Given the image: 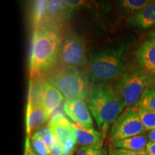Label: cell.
<instances>
[{
    "instance_id": "obj_1",
    "label": "cell",
    "mask_w": 155,
    "mask_h": 155,
    "mask_svg": "<svg viewBox=\"0 0 155 155\" xmlns=\"http://www.w3.org/2000/svg\"><path fill=\"white\" fill-rule=\"evenodd\" d=\"M62 40L56 24L47 22L35 28L30 56V79L42 76L55 67Z\"/></svg>"
},
{
    "instance_id": "obj_2",
    "label": "cell",
    "mask_w": 155,
    "mask_h": 155,
    "mask_svg": "<svg viewBox=\"0 0 155 155\" xmlns=\"http://www.w3.org/2000/svg\"><path fill=\"white\" fill-rule=\"evenodd\" d=\"M87 106L104 134L115 123L126 106L116 89L104 83L91 87Z\"/></svg>"
},
{
    "instance_id": "obj_3",
    "label": "cell",
    "mask_w": 155,
    "mask_h": 155,
    "mask_svg": "<svg viewBox=\"0 0 155 155\" xmlns=\"http://www.w3.org/2000/svg\"><path fill=\"white\" fill-rule=\"evenodd\" d=\"M42 76L68 100H87L91 89L88 75L80 68L61 65Z\"/></svg>"
},
{
    "instance_id": "obj_4",
    "label": "cell",
    "mask_w": 155,
    "mask_h": 155,
    "mask_svg": "<svg viewBox=\"0 0 155 155\" xmlns=\"http://www.w3.org/2000/svg\"><path fill=\"white\" fill-rule=\"evenodd\" d=\"M123 47L110 48L95 52L90 55V78L94 83L113 81L123 71Z\"/></svg>"
},
{
    "instance_id": "obj_5",
    "label": "cell",
    "mask_w": 155,
    "mask_h": 155,
    "mask_svg": "<svg viewBox=\"0 0 155 155\" xmlns=\"http://www.w3.org/2000/svg\"><path fill=\"white\" fill-rule=\"evenodd\" d=\"M152 75L146 72L134 71L123 73L118 81L116 91L124 101L126 106H135L143 94L152 84Z\"/></svg>"
},
{
    "instance_id": "obj_6",
    "label": "cell",
    "mask_w": 155,
    "mask_h": 155,
    "mask_svg": "<svg viewBox=\"0 0 155 155\" xmlns=\"http://www.w3.org/2000/svg\"><path fill=\"white\" fill-rule=\"evenodd\" d=\"M28 95L41 105L49 119L64 98L63 94L43 76L30 79Z\"/></svg>"
},
{
    "instance_id": "obj_7",
    "label": "cell",
    "mask_w": 155,
    "mask_h": 155,
    "mask_svg": "<svg viewBox=\"0 0 155 155\" xmlns=\"http://www.w3.org/2000/svg\"><path fill=\"white\" fill-rule=\"evenodd\" d=\"M58 61L65 66L84 67L88 62L84 40L75 33L68 34L62 40Z\"/></svg>"
},
{
    "instance_id": "obj_8",
    "label": "cell",
    "mask_w": 155,
    "mask_h": 155,
    "mask_svg": "<svg viewBox=\"0 0 155 155\" xmlns=\"http://www.w3.org/2000/svg\"><path fill=\"white\" fill-rule=\"evenodd\" d=\"M145 131L137 108L130 107L118 118L112 126L109 138L111 142L114 143L129 137L144 134Z\"/></svg>"
},
{
    "instance_id": "obj_9",
    "label": "cell",
    "mask_w": 155,
    "mask_h": 155,
    "mask_svg": "<svg viewBox=\"0 0 155 155\" xmlns=\"http://www.w3.org/2000/svg\"><path fill=\"white\" fill-rule=\"evenodd\" d=\"M48 125L53 135L63 146L65 155H71L76 142L73 135L72 123L63 114L57 113L50 119Z\"/></svg>"
},
{
    "instance_id": "obj_10",
    "label": "cell",
    "mask_w": 155,
    "mask_h": 155,
    "mask_svg": "<svg viewBox=\"0 0 155 155\" xmlns=\"http://www.w3.org/2000/svg\"><path fill=\"white\" fill-rule=\"evenodd\" d=\"M63 109L75 124L87 129H93L94 121L84 100L66 99L64 102Z\"/></svg>"
},
{
    "instance_id": "obj_11",
    "label": "cell",
    "mask_w": 155,
    "mask_h": 155,
    "mask_svg": "<svg viewBox=\"0 0 155 155\" xmlns=\"http://www.w3.org/2000/svg\"><path fill=\"white\" fill-rule=\"evenodd\" d=\"M49 120L41 105L28 95L26 108V133L27 137L31 138L36 131L44 127Z\"/></svg>"
},
{
    "instance_id": "obj_12",
    "label": "cell",
    "mask_w": 155,
    "mask_h": 155,
    "mask_svg": "<svg viewBox=\"0 0 155 155\" xmlns=\"http://www.w3.org/2000/svg\"><path fill=\"white\" fill-rule=\"evenodd\" d=\"M136 58L141 67L149 74L155 75V39L145 41L136 52Z\"/></svg>"
},
{
    "instance_id": "obj_13",
    "label": "cell",
    "mask_w": 155,
    "mask_h": 155,
    "mask_svg": "<svg viewBox=\"0 0 155 155\" xmlns=\"http://www.w3.org/2000/svg\"><path fill=\"white\" fill-rule=\"evenodd\" d=\"M72 128L77 144L82 147H103L104 134L101 131L79 127L75 124H72Z\"/></svg>"
},
{
    "instance_id": "obj_14",
    "label": "cell",
    "mask_w": 155,
    "mask_h": 155,
    "mask_svg": "<svg viewBox=\"0 0 155 155\" xmlns=\"http://www.w3.org/2000/svg\"><path fill=\"white\" fill-rule=\"evenodd\" d=\"M132 26L148 29L155 26V1H151L144 8L133 14L128 19Z\"/></svg>"
},
{
    "instance_id": "obj_15",
    "label": "cell",
    "mask_w": 155,
    "mask_h": 155,
    "mask_svg": "<svg viewBox=\"0 0 155 155\" xmlns=\"http://www.w3.org/2000/svg\"><path fill=\"white\" fill-rule=\"evenodd\" d=\"M147 134H141L122 139L113 143L116 149L130 151H141L146 149L149 143Z\"/></svg>"
},
{
    "instance_id": "obj_16",
    "label": "cell",
    "mask_w": 155,
    "mask_h": 155,
    "mask_svg": "<svg viewBox=\"0 0 155 155\" xmlns=\"http://www.w3.org/2000/svg\"><path fill=\"white\" fill-rule=\"evenodd\" d=\"M48 1H36L32 11V22L35 28L48 22Z\"/></svg>"
},
{
    "instance_id": "obj_17",
    "label": "cell",
    "mask_w": 155,
    "mask_h": 155,
    "mask_svg": "<svg viewBox=\"0 0 155 155\" xmlns=\"http://www.w3.org/2000/svg\"><path fill=\"white\" fill-rule=\"evenodd\" d=\"M140 119L146 131L155 129V111L149 108L139 106L137 107Z\"/></svg>"
},
{
    "instance_id": "obj_18",
    "label": "cell",
    "mask_w": 155,
    "mask_h": 155,
    "mask_svg": "<svg viewBox=\"0 0 155 155\" xmlns=\"http://www.w3.org/2000/svg\"><path fill=\"white\" fill-rule=\"evenodd\" d=\"M139 106L155 111V86H151L143 94L134 107L137 108Z\"/></svg>"
},
{
    "instance_id": "obj_19",
    "label": "cell",
    "mask_w": 155,
    "mask_h": 155,
    "mask_svg": "<svg viewBox=\"0 0 155 155\" xmlns=\"http://www.w3.org/2000/svg\"><path fill=\"white\" fill-rule=\"evenodd\" d=\"M150 2V0H123L119 2V5L124 10L133 15L144 8Z\"/></svg>"
},
{
    "instance_id": "obj_20",
    "label": "cell",
    "mask_w": 155,
    "mask_h": 155,
    "mask_svg": "<svg viewBox=\"0 0 155 155\" xmlns=\"http://www.w3.org/2000/svg\"><path fill=\"white\" fill-rule=\"evenodd\" d=\"M48 22L57 25L58 22H61L63 20L60 10L59 0H49L48 1ZM46 22V23H47Z\"/></svg>"
},
{
    "instance_id": "obj_21",
    "label": "cell",
    "mask_w": 155,
    "mask_h": 155,
    "mask_svg": "<svg viewBox=\"0 0 155 155\" xmlns=\"http://www.w3.org/2000/svg\"><path fill=\"white\" fill-rule=\"evenodd\" d=\"M30 139L32 148L34 149L35 152L38 153V155H50L48 147L45 144L43 140L36 133H35Z\"/></svg>"
},
{
    "instance_id": "obj_22",
    "label": "cell",
    "mask_w": 155,
    "mask_h": 155,
    "mask_svg": "<svg viewBox=\"0 0 155 155\" xmlns=\"http://www.w3.org/2000/svg\"><path fill=\"white\" fill-rule=\"evenodd\" d=\"M60 10H61L62 19H66L71 16L74 9L70 5L68 0L67 1L61 0L60 1Z\"/></svg>"
},
{
    "instance_id": "obj_23",
    "label": "cell",
    "mask_w": 155,
    "mask_h": 155,
    "mask_svg": "<svg viewBox=\"0 0 155 155\" xmlns=\"http://www.w3.org/2000/svg\"><path fill=\"white\" fill-rule=\"evenodd\" d=\"M114 150L116 155H149L147 154L146 149L141 151H130L120 149H115Z\"/></svg>"
},
{
    "instance_id": "obj_24",
    "label": "cell",
    "mask_w": 155,
    "mask_h": 155,
    "mask_svg": "<svg viewBox=\"0 0 155 155\" xmlns=\"http://www.w3.org/2000/svg\"><path fill=\"white\" fill-rule=\"evenodd\" d=\"M25 155H38L35 152L34 149L32 147L30 138L27 137L25 139Z\"/></svg>"
},
{
    "instance_id": "obj_25",
    "label": "cell",
    "mask_w": 155,
    "mask_h": 155,
    "mask_svg": "<svg viewBox=\"0 0 155 155\" xmlns=\"http://www.w3.org/2000/svg\"><path fill=\"white\" fill-rule=\"evenodd\" d=\"M96 148H99V147H81V148H79L78 150L75 155H91L94 149Z\"/></svg>"
},
{
    "instance_id": "obj_26",
    "label": "cell",
    "mask_w": 155,
    "mask_h": 155,
    "mask_svg": "<svg viewBox=\"0 0 155 155\" xmlns=\"http://www.w3.org/2000/svg\"><path fill=\"white\" fill-rule=\"evenodd\" d=\"M146 151L149 155H155V143L149 141L146 147Z\"/></svg>"
},
{
    "instance_id": "obj_27",
    "label": "cell",
    "mask_w": 155,
    "mask_h": 155,
    "mask_svg": "<svg viewBox=\"0 0 155 155\" xmlns=\"http://www.w3.org/2000/svg\"><path fill=\"white\" fill-rule=\"evenodd\" d=\"M106 153H107L106 150L105 148H103L102 147L94 149L91 155H106Z\"/></svg>"
},
{
    "instance_id": "obj_28",
    "label": "cell",
    "mask_w": 155,
    "mask_h": 155,
    "mask_svg": "<svg viewBox=\"0 0 155 155\" xmlns=\"http://www.w3.org/2000/svg\"><path fill=\"white\" fill-rule=\"evenodd\" d=\"M147 136H148L149 141L150 142L155 143V129L154 130L149 131L148 134H147Z\"/></svg>"
},
{
    "instance_id": "obj_29",
    "label": "cell",
    "mask_w": 155,
    "mask_h": 155,
    "mask_svg": "<svg viewBox=\"0 0 155 155\" xmlns=\"http://www.w3.org/2000/svg\"><path fill=\"white\" fill-rule=\"evenodd\" d=\"M108 155H116L115 154V150L112 147H110L109 148V153H108Z\"/></svg>"
},
{
    "instance_id": "obj_30",
    "label": "cell",
    "mask_w": 155,
    "mask_h": 155,
    "mask_svg": "<svg viewBox=\"0 0 155 155\" xmlns=\"http://www.w3.org/2000/svg\"><path fill=\"white\" fill-rule=\"evenodd\" d=\"M150 37L151 38H153L155 39V33H152V32H150Z\"/></svg>"
},
{
    "instance_id": "obj_31",
    "label": "cell",
    "mask_w": 155,
    "mask_h": 155,
    "mask_svg": "<svg viewBox=\"0 0 155 155\" xmlns=\"http://www.w3.org/2000/svg\"><path fill=\"white\" fill-rule=\"evenodd\" d=\"M151 32H152V33H155V28H154V30H153Z\"/></svg>"
}]
</instances>
